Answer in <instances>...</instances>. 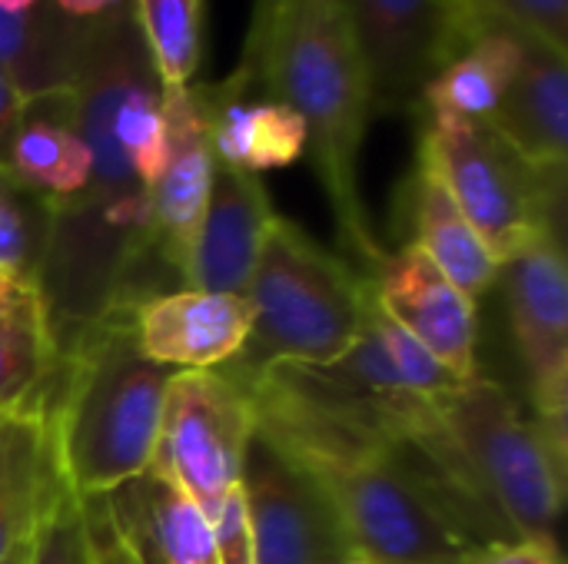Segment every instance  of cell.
<instances>
[{"label":"cell","instance_id":"35","mask_svg":"<svg viewBox=\"0 0 568 564\" xmlns=\"http://www.w3.org/2000/svg\"><path fill=\"white\" fill-rule=\"evenodd\" d=\"M130 0H53V7L73 20H97V17H106L120 7H126Z\"/></svg>","mask_w":568,"mask_h":564},{"label":"cell","instance_id":"3","mask_svg":"<svg viewBox=\"0 0 568 564\" xmlns=\"http://www.w3.org/2000/svg\"><path fill=\"white\" fill-rule=\"evenodd\" d=\"M60 352V376L43 412L53 469L73 499L106 495L150 469L176 369L140 352L133 309L106 312Z\"/></svg>","mask_w":568,"mask_h":564},{"label":"cell","instance_id":"9","mask_svg":"<svg viewBox=\"0 0 568 564\" xmlns=\"http://www.w3.org/2000/svg\"><path fill=\"white\" fill-rule=\"evenodd\" d=\"M356 33L373 113H416L426 83L459 53L469 17L459 0H339Z\"/></svg>","mask_w":568,"mask_h":564},{"label":"cell","instance_id":"1","mask_svg":"<svg viewBox=\"0 0 568 564\" xmlns=\"http://www.w3.org/2000/svg\"><path fill=\"white\" fill-rule=\"evenodd\" d=\"M246 392L256 429L323 489L359 558L456 564L473 548L386 439L376 399L310 366H273Z\"/></svg>","mask_w":568,"mask_h":564},{"label":"cell","instance_id":"15","mask_svg":"<svg viewBox=\"0 0 568 564\" xmlns=\"http://www.w3.org/2000/svg\"><path fill=\"white\" fill-rule=\"evenodd\" d=\"M196 93L220 166L260 176L266 170H283L306 153L300 113L266 96L253 70L236 66L220 83H196Z\"/></svg>","mask_w":568,"mask_h":564},{"label":"cell","instance_id":"2","mask_svg":"<svg viewBox=\"0 0 568 564\" xmlns=\"http://www.w3.org/2000/svg\"><path fill=\"white\" fill-rule=\"evenodd\" d=\"M236 66L253 70L266 96L300 113L306 153L313 156L339 236L373 273L386 256L359 193V150L373 116V90L343 3L286 0L260 50Z\"/></svg>","mask_w":568,"mask_h":564},{"label":"cell","instance_id":"8","mask_svg":"<svg viewBox=\"0 0 568 564\" xmlns=\"http://www.w3.org/2000/svg\"><path fill=\"white\" fill-rule=\"evenodd\" d=\"M509 326L526 366L536 425L566 455L568 273L556 229H539L499 263Z\"/></svg>","mask_w":568,"mask_h":564},{"label":"cell","instance_id":"4","mask_svg":"<svg viewBox=\"0 0 568 564\" xmlns=\"http://www.w3.org/2000/svg\"><path fill=\"white\" fill-rule=\"evenodd\" d=\"M250 336L240 356L223 366L240 386L273 366H329L366 329L373 306L369 276L333 256L303 226L273 216L256 269L246 286Z\"/></svg>","mask_w":568,"mask_h":564},{"label":"cell","instance_id":"18","mask_svg":"<svg viewBox=\"0 0 568 564\" xmlns=\"http://www.w3.org/2000/svg\"><path fill=\"white\" fill-rule=\"evenodd\" d=\"M523 57V33L493 17H473L459 53L426 83L423 120L486 123L503 103Z\"/></svg>","mask_w":568,"mask_h":564},{"label":"cell","instance_id":"21","mask_svg":"<svg viewBox=\"0 0 568 564\" xmlns=\"http://www.w3.org/2000/svg\"><path fill=\"white\" fill-rule=\"evenodd\" d=\"M40 412H0V564L33 539L60 492Z\"/></svg>","mask_w":568,"mask_h":564},{"label":"cell","instance_id":"31","mask_svg":"<svg viewBox=\"0 0 568 564\" xmlns=\"http://www.w3.org/2000/svg\"><path fill=\"white\" fill-rule=\"evenodd\" d=\"M80 515H83V564H130L120 552L100 499H80Z\"/></svg>","mask_w":568,"mask_h":564},{"label":"cell","instance_id":"19","mask_svg":"<svg viewBox=\"0 0 568 564\" xmlns=\"http://www.w3.org/2000/svg\"><path fill=\"white\" fill-rule=\"evenodd\" d=\"M7 170L53 209L80 199L90 183V150L77 130L73 90L27 100L10 140Z\"/></svg>","mask_w":568,"mask_h":564},{"label":"cell","instance_id":"27","mask_svg":"<svg viewBox=\"0 0 568 564\" xmlns=\"http://www.w3.org/2000/svg\"><path fill=\"white\" fill-rule=\"evenodd\" d=\"M469 23L473 17H493L509 23L552 50H568V0H463Z\"/></svg>","mask_w":568,"mask_h":564},{"label":"cell","instance_id":"6","mask_svg":"<svg viewBox=\"0 0 568 564\" xmlns=\"http://www.w3.org/2000/svg\"><path fill=\"white\" fill-rule=\"evenodd\" d=\"M419 166L446 186L499 263L539 229H556L566 173L532 170L489 123L423 120Z\"/></svg>","mask_w":568,"mask_h":564},{"label":"cell","instance_id":"10","mask_svg":"<svg viewBox=\"0 0 568 564\" xmlns=\"http://www.w3.org/2000/svg\"><path fill=\"white\" fill-rule=\"evenodd\" d=\"M240 492L256 564H339L356 555L323 489L256 425L243 452Z\"/></svg>","mask_w":568,"mask_h":564},{"label":"cell","instance_id":"17","mask_svg":"<svg viewBox=\"0 0 568 564\" xmlns=\"http://www.w3.org/2000/svg\"><path fill=\"white\" fill-rule=\"evenodd\" d=\"M523 33V30H519ZM532 170L566 173L568 60L562 50L523 33L519 70L486 120Z\"/></svg>","mask_w":568,"mask_h":564},{"label":"cell","instance_id":"37","mask_svg":"<svg viewBox=\"0 0 568 564\" xmlns=\"http://www.w3.org/2000/svg\"><path fill=\"white\" fill-rule=\"evenodd\" d=\"M27 562H30V542H23V545H20V548H17V552H13V555H10L3 564H27Z\"/></svg>","mask_w":568,"mask_h":564},{"label":"cell","instance_id":"7","mask_svg":"<svg viewBox=\"0 0 568 564\" xmlns=\"http://www.w3.org/2000/svg\"><path fill=\"white\" fill-rule=\"evenodd\" d=\"M253 425V399L233 376L223 369L173 372L146 472L173 482L210 522L240 485Z\"/></svg>","mask_w":568,"mask_h":564},{"label":"cell","instance_id":"30","mask_svg":"<svg viewBox=\"0 0 568 564\" xmlns=\"http://www.w3.org/2000/svg\"><path fill=\"white\" fill-rule=\"evenodd\" d=\"M456 564H566L556 539H509L469 548Z\"/></svg>","mask_w":568,"mask_h":564},{"label":"cell","instance_id":"22","mask_svg":"<svg viewBox=\"0 0 568 564\" xmlns=\"http://www.w3.org/2000/svg\"><path fill=\"white\" fill-rule=\"evenodd\" d=\"M409 216L413 243L436 263V269L453 279L473 302L499 279V259L453 203L446 186L416 163L409 180Z\"/></svg>","mask_w":568,"mask_h":564},{"label":"cell","instance_id":"29","mask_svg":"<svg viewBox=\"0 0 568 564\" xmlns=\"http://www.w3.org/2000/svg\"><path fill=\"white\" fill-rule=\"evenodd\" d=\"M213 545H216V562L220 564H256L253 555V535L246 522V505L240 485L223 499L216 515L210 519Z\"/></svg>","mask_w":568,"mask_h":564},{"label":"cell","instance_id":"32","mask_svg":"<svg viewBox=\"0 0 568 564\" xmlns=\"http://www.w3.org/2000/svg\"><path fill=\"white\" fill-rule=\"evenodd\" d=\"M40 312H47L40 289L0 269V332Z\"/></svg>","mask_w":568,"mask_h":564},{"label":"cell","instance_id":"26","mask_svg":"<svg viewBox=\"0 0 568 564\" xmlns=\"http://www.w3.org/2000/svg\"><path fill=\"white\" fill-rule=\"evenodd\" d=\"M369 326L399 379V386L413 396V399H439L443 392H449L453 386H459V379L436 359L429 356L409 332H403L373 299L369 306Z\"/></svg>","mask_w":568,"mask_h":564},{"label":"cell","instance_id":"13","mask_svg":"<svg viewBox=\"0 0 568 564\" xmlns=\"http://www.w3.org/2000/svg\"><path fill=\"white\" fill-rule=\"evenodd\" d=\"M246 296L166 289L133 306V336L140 352L166 369H223L250 336Z\"/></svg>","mask_w":568,"mask_h":564},{"label":"cell","instance_id":"5","mask_svg":"<svg viewBox=\"0 0 568 564\" xmlns=\"http://www.w3.org/2000/svg\"><path fill=\"white\" fill-rule=\"evenodd\" d=\"M473 485L516 539H556L562 452L493 379H466L433 399Z\"/></svg>","mask_w":568,"mask_h":564},{"label":"cell","instance_id":"14","mask_svg":"<svg viewBox=\"0 0 568 564\" xmlns=\"http://www.w3.org/2000/svg\"><path fill=\"white\" fill-rule=\"evenodd\" d=\"M273 216L276 209L260 176L216 163L210 199L183 273V286L246 296Z\"/></svg>","mask_w":568,"mask_h":564},{"label":"cell","instance_id":"24","mask_svg":"<svg viewBox=\"0 0 568 564\" xmlns=\"http://www.w3.org/2000/svg\"><path fill=\"white\" fill-rule=\"evenodd\" d=\"M133 17L163 90L190 86L203 63L206 0H133Z\"/></svg>","mask_w":568,"mask_h":564},{"label":"cell","instance_id":"39","mask_svg":"<svg viewBox=\"0 0 568 564\" xmlns=\"http://www.w3.org/2000/svg\"><path fill=\"white\" fill-rule=\"evenodd\" d=\"M459 3H463V0H459ZM463 10H466V3H463ZM466 17H469V13H466Z\"/></svg>","mask_w":568,"mask_h":564},{"label":"cell","instance_id":"11","mask_svg":"<svg viewBox=\"0 0 568 564\" xmlns=\"http://www.w3.org/2000/svg\"><path fill=\"white\" fill-rule=\"evenodd\" d=\"M369 293L376 306L429 356H436L459 382L479 376L476 302L453 279H446L416 243L386 253L373 266Z\"/></svg>","mask_w":568,"mask_h":564},{"label":"cell","instance_id":"20","mask_svg":"<svg viewBox=\"0 0 568 564\" xmlns=\"http://www.w3.org/2000/svg\"><path fill=\"white\" fill-rule=\"evenodd\" d=\"M90 20H73L40 0L30 10H0V73L23 100L70 93L80 76Z\"/></svg>","mask_w":568,"mask_h":564},{"label":"cell","instance_id":"25","mask_svg":"<svg viewBox=\"0 0 568 564\" xmlns=\"http://www.w3.org/2000/svg\"><path fill=\"white\" fill-rule=\"evenodd\" d=\"M53 206L0 166V269L40 289Z\"/></svg>","mask_w":568,"mask_h":564},{"label":"cell","instance_id":"28","mask_svg":"<svg viewBox=\"0 0 568 564\" xmlns=\"http://www.w3.org/2000/svg\"><path fill=\"white\" fill-rule=\"evenodd\" d=\"M27 564H83V515L80 499L67 489L57 492L50 509L43 512L33 539H30V562Z\"/></svg>","mask_w":568,"mask_h":564},{"label":"cell","instance_id":"34","mask_svg":"<svg viewBox=\"0 0 568 564\" xmlns=\"http://www.w3.org/2000/svg\"><path fill=\"white\" fill-rule=\"evenodd\" d=\"M283 3H286V0H253L250 27H246V43H243V57H240V60H250V57L260 50V43H263V37H266L270 23H273V17L280 13Z\"/></svg>","mask_w":568,"mask_h":564},{"label":"cell","instance_id":"12","mask_svg":"<svg viewBox=\"0 0 568 564\" xmlns=\"http://www.w3.org/2000/svg\"><path fill=\"white\" fill-rule=\"evenodd\" d=\"M166 160L150 186V246L166 273L183 286L190 249L213 186V143L196 83L163 90Z\"/></svg>","mask_w":568,"mask_h":564},{"label":"cell","instance_id":"36","mask_svg":"<svg viewBox=\"0 0 568 564\" xmlns=\"http://www.w3.org/2000/svg\"><path fill=\"white\" fill-rule=\"evenodd\" d=\"M40 0H0V10H10V13H20V10H30L37 7Z\"/></svg>","mask_w":568,"mask_h":564},{"label":"cell","instance_id":"16","mask_svg":"<svg viewBox=\"0 0 568 564\" xmlns=\"http://www.w3.org/2000/svg\"><path fill=\"white\" fill-rule=\"evenodd\" d=\"M97 499L130 564H220L206 515L173 482L143 472Z\"/></svg>","mask_w":568,"mask_h":564},{"label":"cell","instance_id":"38","mask_svg":"<svg viewBox=\"0 0 568 564\" xmlns=\"http://www.w3.org/2000/svg\"><path fill=\"white\" fill-rule=\"evenodd\" d=\"M339 564H369L366 558H359V555H353V558H346V562H339Z\"/></svg>","mask_w":568,"mask_h":564},{"label":"cell","instance_id":"23","mask_svg":"<svg viewBox=\"0 0 568 564\" xmlns=\"http://www.w3.org/2000/svg\"><path fill=\"white\" fill-rule=\"evenodd\" d=\"M60 342L47 312L0 332V412H47L60 376Z\"/></svg>","mask_w":568,"mask_h":564},{"label":"cell","instance_id":"33","mask_svg":"<svg viewBox=\"0 0 568 564\" xmlns=\"http://www.w3.org/2000/svg\"><path fill=\"white\" fill-rule=\"evenodd\" d=\"M27 100L17 93V86L0 73V166H7V153H10V140L20 126Z\"/></svg>","mask_w":568,"mask_h":564}]
</instances>
